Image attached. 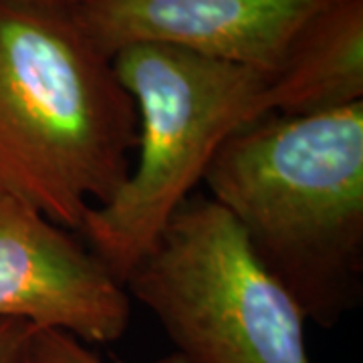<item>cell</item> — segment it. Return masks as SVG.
<instances>
[{
	"label": "cell",
	"instance_id": "obj_1",
	"mask_svg": "<svg viewBox=\"0 0 363 363\" xmlns=\"http://www.w3.org/2000/svg\"><path fill=\"white\" fill-rule=\"evenodd\" d=\"M202 182L307 321L335 327L362 305L363 101L255 119Z\"/></svg>",
	"mask_w": 363,
	"mask_h": 363
},
{
	"label": "cell",
	"instance_id": "obj_2",
	"mask_svg": "<svg viewBox=\"0 0 363 363\" xmlns=\"http://www.w3.org/2000/svg\"><path fill=\"white\" fill-rule=\"evenodd\" d=\"M135 105L61 6L0 2V190L81 230L130 178Z\"/></svg>",
	"mask_w": 363,
	"mask_h": 363
},
{
	"label": "cell",
	"instance_id": "obj_3",
	"mask_svg": "<svg viewBox=\"0 0 363 363\" xmlns=\"http://www.w3.org/2000/svg\"><path fill=\"white\" fill-rule=\"evenodd\" d=\"M138 113V162L81 233L125 283L176 210L194 194L222 142L267 116L269 73L166 45H130L111 57Z\"/></svg>",
	"mask_w": 363,
	"mask_h": 363
},
{
	"label": "cell",
	"instance_id": "obj_4",
	"mask_svg": "<svg viewBox=\"0 0 363 363\" xmlns=\"http://www.w3.org/2000/svg\"><path fill=\"white\" fill-rule=\"evenodd\" d=\"M123 285L188 363H311L305 315L210 196L176 210Z\"/></svg>",
	"mask_w": 363,
	"mask_h": 363
},
{
	"label": "cell",
	"instance_id": "obj_5",
	"mask_svg": "<svg viewBox=\"0 0 363 363\" xmlns=\"http://www.w3.org/2000/svg\"><path fill=\"white\" fill-rule=\"evenodd\" d=\"M25 321L85 345L125 335L131 297L69 230L0 190V321Z\"/></svg>",
	"mask_w": 363,
	"mask_h": 363
},
{
	"label": "cell",
	"instance_id": "obj_6",
	"mask_svg": "<svg viewBox=\"0 0 363 363\" xmlns=\"http://www.w3.org/2000/svg\"><path fill=\"white\" fill-rule=\"evenodd\" d=\"M329 0H81L73 21L99 51L166 45L274 73L303 25Z\"/></svg>",
	"mask_w": 363,
	"mask_h": 363
},
{
	"label": "cell",
	"instance_id": "obj_7",
	"mask_svg": "<svg viewBox=\"0 0 363 363\" xmlns=\"http://www.w3.org/2000/svg\"><path fill=\"white\" fill-rule=\"evenodd\" d=\"M363 101V0H329L269 75L267 116H309Z\"/></svg>",
	"mask_w": 363,
	"mask_h": 363
},
{
	"label": "cell",
	"instance_id": "obj_8",
	"mask_svg": "<svg viewBox=\"0 0 363 363\" xmlns=\"http://www.w3.org/2000/svg\"><path fill=\"white\" fill-rule=\"evenodd\" d=\"M33 363H105L95 351L75 337L43 329L33 341ZM156 363H188L176 351Z\"/></svg>",
	"mask_w": 363,
	"mask_h": 363
},
{
	"label": "cell",
	"instance_id": "obj_9",
	"mask_svg": "<svg viewBox=\"0 0 363 363\" xmlns=\"http://www.w3.org/2000/svg\"><path fill=\"white\" fill-rule=\"evenodd\" d=\"M39 329L25 321H0V363H33V341Z\"/></svg>",
	"mask_w": 363,
	"mask_h": 363
},
{
	"label": "cell",
	"instance_id": "obj_10",
	"mask_svg": "<svg viewBox=\"0 0 363 363\" xmlns=\"http://www.w3.org/2000/svg\"><path fill=\"white\" fill-rule=\"evenodd\" d=\"M0 2H25V4H43V6H61V9H69V6L77 4L81 0H0Z\"/></svg>",
	"mask_w": 363,
	"mask_h": 363
}]
</instances>
